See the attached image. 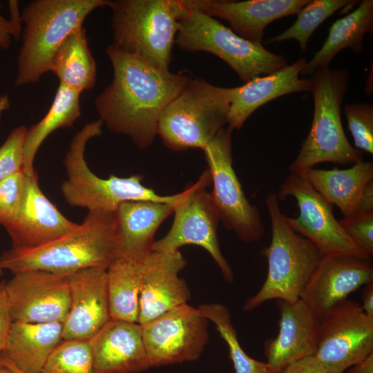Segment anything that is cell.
Masks as SVG:
<instances>
[{
	"label": "cell",
	"mask_w": 373,
	"mask_h": 373,
	"mask_svg": "<svg viewBox=\"0 0 373 373\" xmlns=\"http://www.w3.org/2000/svg\"><path fill=\"white\" fill-rule=\"evenodd\" d=\"M106 52L113 78L95 98L99 119L110 131L128 136L138 148H147L157 135L162 113L191 79L160 69L113 45Z\"/></svg>",
	"instance_id": "obj_1"
},
{
	"label": "cell",
	"mask_w": 373,
	"mask_h": 373,
	"mask_svg": "<svg viewBox=\"0 0 373 373\" xmlns=\"http://www.w3.org/2000/svg\"><path fill=\"white\" fill-rule=\"evenodd\" d=\"M117 257L115 211H94L71 231L49 243L5 251L0 267L12 274L43 270L68 274L92 267L107 269Z\"/></svg>",
	"instance_id": "obj_2"
},
{
	"label": "cell",
	"mask_w": 373,
	"mask_h": 373,
	"mask_svg": "<svg viewBox=\"0 0 373 373\" xmlns=\"http://www.w3.org/2000/svg\"><path fill=\"white\" fill-rule=\"evenodd\" d=\"M278 200L274 192L265 198L271 237L260 255L267 260V274L258 291L245 302L244 311H252L273 299L290 303L300 299L323 256L309 240L290 227Z\"/></svg>",
	"instance_id": "obj_3"
},
{
	"label": "cell",
	"mask_w": 373,
	"mask_h": 373,
	"mask_svg": "<svg viewBox=\"0 0 373 373\" xmlns=\"http://www.w3.org/2000/svg\"><path fill=\"white\" fill-rule=\"evenodd\" d=\"M107 0H35L23 8L22 43L17 59L15 85L33 84L50 71L52 59L63 41L82 27L96 8L111 6Z\"/></svg>",
	"instance_id": "obj_4"
},
{
	"label": "cell",
	"mask_w": 373,
	"mask_h": 373,
	"mask_svg": "<svg viewBox=\"0 0 373 373\" xmlns=\"http://www.w3.org/2000/svg\"><path fill=\"white\" fill-rule=\"evenodd\" d=\"M311 79L312 124L289 170L293 174L303 175L322 162L345 165L363 161L361 151L348 141L341 122V106L347 90L349 70L320 68Z\"/></svg>",
	"instance_id": "obj_5"
},
{
	"label": "cell",
	"mask_w": 373,
	"mask_h": 373,
	"mask_svg": "<svg viewBox=\"0 0 373 373\" xmlns=\"http://www.w3.org/2000/svg\"><path fill=\"white\" fill-rule=\"evenodd\" d=\"M113 45L169 70L180 21L189 0H117L111 2Z\"/></svg>",
	"instance_id": "obj_6"
},
{
	"label": "cell",
	"mask_w": 373,
	"mask_h": 373,
	"mask_svg": "<svg viewBox=\"0 0 373 373\" xmlns=\"http://www.w3.org/2000/svg\"><path fill=\"white\" fill-rule=\"evenodd\" d=\"M103 124L100 119L85 124L70 144L64 160L67 179L61 187L68 204L87 209L88 211L113 212L127 201L177 204L182 199L184 191L171 195H158L142 183V175L134 174L127 178L111 175L104 179L93 173L85 159L86 146L90 139L102 134Z\"/></svg>",
	"instance_id": "obj_7"
},
{
	"label": "cell",
	"mask_w": 373,
	"mask_h": 373,
	"mask_svg": "<svg viewBox=\"0 0 373 373\" xmlns=\"http://www.w3.org/2000/svg\"><path fill=\"white\" fill-rule=\"evenodd\" d=\"M229 111L224 88L190 79L162 113L157 135L171 150H202L227 124Z\"/></svg>",
	"instance_id": "obj_8"
},
{
	"label": "cell",
	"mask_w": 373,
	"mask_h": 373,
	"mask_svg": "<svg viewBox=\"0 0 373 373\" xmlns=\"http://www.w3.org/2000/svg\"><path fill=\"white\" fill-rule=\"evenodd\" d=\"M175 44L189 52L204 51L218 56L245 83L288 65L284 57L240 37L214 17L191 7L180 21Z\"/></svg>",
	"instance_id": "obj_9"
},
{
	"label": "cell",
	"mask_w": 373,
	"mask_h": 373,
	"mask_svg": "<svg viewBox=\"0 0 373 373\" xmlns=\"http://www.w3.org/2000/svg\"><path fill=\"white\" fill-rule=\"evenodd\" d=\"M233 130L222 128L202 149L208 165L213 191L211 193L224 227L243 242L261 239L265 228L260 213L250 204L233 167Z\"/></svg>",
	"instance_id": "obj_10"
},
{
	"label": "cell",
	"mask_w": 373,
	"mask_h": 373,
	"mask_svg": "<svg viewBox=\"0 0 373 373\" xmlns=\"http://www.w3.org/2000/svg\"><path fill=\"white\" fill-rule=\"evenodd\" d=\"M211 184L208 170L184 191L182 199L175 205L174 220L168 233L155 241L153 250L177 251L186 245L204 248L219 267L225 281H233V273L223 256L217 235L220 216L207 187Z\"/></svg>",
	"instance_id": "obj_11"
},
{
	"label": "cell",
	"mask_w": 373,
	"mask_h": 373,
	"mask_svg": "<svg viewBox=\"0 0 373 373\" xmlns=\"http://www.w3.org/2000/svg\"><path fill=\"white\" fill-rule=\"evenodd\" d=\"M278 200L294 197L299 213L286 216L290 227L309 240L322 256L347 255L370 259L349 238L333 213L332 205L303 175H288L279 186Z\"/></svg>",
	"instance_id": "obj_12"
},
{
	"label": "cell",
	"mask_w": 373,
	"mask_h": 373,
	"mask_svg": "<svg viewBox=\"0 0 373 373\" xmlns=\"http://www.w3.org/2000/svg\"><path fill=\"white\" fill-rule=\"evenodd\" d=\"M373 352V318L346 299L320 320L314 356L336 373H344Z\"/></svg>",
	"instance_id": "obj_13"
},
{
	"label": "cell",
	"mask_w": 373,
	"mask_h": 373,
	"mask_svg": "<svg viewBox=\"0 0 373 373\" xmlns=\"http://www.w3.org/2000/svg\"><path fill=\"white\" fill-rule=\"evenodd\" d=\"M208 321L186 303L140 325L151 366L198 359L209 341Z\"/></svg>",
	"instance_id": "obj_14"
},
{
	"label": "cell",
	"mask_w": 373,
	"mask_h": 373,
	"mask_svg": "<svg viewBox=\"0 0 373 373\" xmlns=\"http://www.w3.org/2000/svg\"><path fill=\"white\" fill-rule=\"evenodd\" d=\"M13 274L5 282L13 321L63 323L70 306L69 274L27 270Z\"/></svg>",
	"instance_id": "obj_15"
},
{
	"label": "cell",
	"mask_w": 373,
	"mask_h": 373,
	"mask_svg": "<svg viewBox=\"0 0 373 373\" xmlns=\"http://www.w3.org/2000/svg\"><path fill=\"white\" fill-rule=\"evenodd\" d=\"M373 282L370 259L347 255L323 256L300 299L320 320L361 287Z\"/></svg>",
	"instance_id": "obj_16"
},
{
	"label": "cell",
	"mask_w": 373,
	"mask_h": 373,
	"mask_svg": "<svg viewBox=\"0 0 373 373\" xmlns=\"http://www.w3.org/2000/svg\"><path fill=\"white\" fill-rule=\"evenodd\" d=\"M70 306L62 340L89 341L110 320L106 269L92 267L68 274Z\"/></svg>",
	"instance_id": "obj_17"
},
{
	"label": "cell",
	"mask_w": 373,
	"mask_h": 373,
	"mask_svg": "<svg viewBox=\"0 0 373 373\" xmlns=\"http://www.w3.org/2000/svg\"><path fill=\"white\" fill-rule=\"evenodd\" d=\"M186 265L179 250H153L146 257L140 294V325L190 300L189 289L178 276Z\"/></svg>",
	"instance_id": "obj_18"
},
{
	"label": "cell",
	"mask_w": 373,
	"mask_h": 373,
	"mask_svg": "<svg viewBox=\"0 0 373 373\" xmlns=\"http://www.w3.org/2000/svg\"><path fill=\"white\" fill-rule=\"evenodd\" d=\"M77 224L66 218L44 194L35 172L26 175L21 208L5 229L11 238L12 249H26L58 239Z\"/></svg>",
	"instance_id": "obj_19"
},
{
	"label": "cell",
	"mask_w": 373,
	"mask_h": 373,
	"mask_svg": "<svg viewBox=\"0 0 373 373\" xmlns=\"http://www.w3.org/2000/svg\"><path fill=\"white\" fill-rule=\"evenodd\" d=\"M278 334L264 343L266 363L277 373L289 364L314 356L319 319L301 299L278 300Z\"/></svg>",
	"instance_id": "obj_20"
},
{
	"label": "cell",
	"mask_w": 373,
	"mask_h": 373,
	"mask_svg": "<svg viewBox=\"0 0 373 373\" xmlns=\"http://www.w3.org/2000/svg\"><path fill=\"white\" fill-rule=\"evenodd\" d=\"M307 63L301 57L291 65L271 74L255 77L243 85L224 88L229 103L228 127L240 129L246 120L259 107L279 97L309 91L311 78H299Z\"/></svg>",
	"instance_id": "obj_21"
},
{
	"label": "cell",
	"mask_w": 373,
	"mask_h": 373,
	"mask_svg": "<svg viewBox=\"0 0 373 373\" xmlns=\"http://www.w3.org/2000/svg\"><path fill=\"white\" fill-rule=\"evenodd\" d=\"M88 341L95 373H137L151 367L137 323L111 319Z\"/></svg>",
	"instance_id": "obj_22"
},
{
	"label": "cell",
	"mask_w": 373,
	"mask_h": 373,
	"mask_svg": "<svg viewBox=\"0 0 373 373\" xmlns=\"http://www.w3.org/2000/svg\"><path fill=\"white\" fill-rule=\"evenodd\" d=\"M310 0H190L191 8L229 23L231 30L251 42L262 44L265 27L281 17L296 14Z\"/></svg>",
	"instance_id": "obj_23"
},
{
	"label": "cell",
	"mask_w": 373,
	"mask_h": 373,
	"mask_svg": "<svg viewBox=\"0 0 373 373\" xmlns=\"http://www.w3.org/2000/svg\"><path fill=\"white\" fill-rule=\"evenodd\" d=\"M177 204L127 201L119 204L115 211L117 257L144 262L153 251L157 228Z\"/></svg>",
	"instance_id": "obj_24"
},
{
	"label": "cell",
	"mask_w": 373,
	"mask_h": 373,
	"mask_svg": "<svg viewBox=\"0 0 373 373\" xmlns=\"http://www.w3.org/2000/svg\"><path fill=\"white\" fill-rule=\"evenodd\" d=\"M62 323L13 321L0 361L20 373H41L48 357L62 341Z\"/></svg>",
	"instance_id": "obj_25"
},
{
	"label": "cell",
	"mask_w": 373,
	"mask_h": 373,
	"mask_svg": "<svg viewBox=\"0 0 373 373\" xmlns=\"http://www.w3.org/2000/svg\"><path fill=\"white\" fill-rule=\"evenodd\" d=\"M303 175L346 218L354 214L365 186L373 180V163L363 160L346 169L312 168Z\"/></svg>",
	"instance_id": "obj_26"
},
{
	"label": "cell",
	"mask_w": 373,
	"mask_h": 373,
	"mask_svg": "<svg viewBox=\"0 0 373 373\" xmlns=\"http://www.w3.org/2000/svg\"><path fill=\"white\" fill-rule=\"evenodd\" d=\"M360 2L354 11L332 24L322 47L307 61L300 75H312L316 69L329 66L334 57L345 48L361 52L364 36L373 32V1Z\"/></svg>",
	"instance_id": "obj_27"
},
{
	"label": "cell",
	"mask_w": 373,
	"mask_h": 373,
	"mask_svg": "<svg viewBox=\"0 0 373 373\" xmlns=\"http://www.w3.org/2000/svg\"><path fill=\"white\" fill-rule=\"evenodd\" d=\"M144 262L117 257L106 269L111 319L137 323Z\"/></svg>",
	"instance_id": "obj_28"
},
{
	"label": "cell",
	"mask_w": 373,
	"mask_h": 373,
	"mask_svg": "<svg viewBox=\"0 0 373 373\" xmlns=\"http://www.w3.org/2000/svg\"><path fill=\"white\" fill-rule=\"evenodd\" d=\"M61 84L79 93L91 89L96 81V63L88 48L86 30L71 33L55 52L50 66Z\"/></svg>",
	"instance_id": "obj_29"
},
{
	"label": "cell",
	"mask_w": 373,
	"mask_h": 373,
	"mask_svg": "<svg viewBox=\"0 0 373 373\" xmlns=\"http://www.w3.org/2000/svg\"><path fill=\"white\" fill-rule=\"evenodd\" d=\"M81 93L59 84L46 115L28 129L23 149L22 170L26 175L36 171L34 160L41 144L55 130L71 126L81 116Z\"/></svg>",
	"instance_id": "obj_30"
},
{
	"label": "cell",
	"mask_w": 373,
	"mask_h": 373,
	"mask_svg": "<svg viewBox=\"0 0 373 373\" xmlns=\"http://www.w3.org/2000/svg\"><path fill=\"white\" fill-rule=\"evenodd\" d=\"M203 316L213 322L227 343L235 373H277L266 362L250 357L242 349L233 325L229 310L220 303L202 304L198 307Z\"/></svg>",
	"instance_id": "obj_31"
},
{
	"label": "cell",
	"mask_w": 373,
	"mask_h": 373,
	"mask_svg": "<svg viewBox=\"0 0 373 373\" xmlns=\"http://www.w3.org/2000/svg\"><path fill=\"white\" fill-rule=\"evenodd\" d=\"M358 1L353 0H310L297 13L296 21L282 33L267 40V44L296 39L302 51H305L308 41L315 30L337 10L347 6H354Z\"/></svg>",
	"instance_id": "obj_32"
},
{
	"label": "cell",
	"mask_w": 373,
	"mask_h": 373,
	"mask_svg": "<svg viewBox=\"0 0 373 373\" xmlns=\"http://www.w3.org/2000/svg\"><path fill=\"white\" fill-rule=\"evenodd\" d=\"M41 373H95L89 341L62 340L48 357Z\"/></svg>",
	"instance_id": "obj_33"
},
{
	"label": "cell",
	"mask_w": 373,
	"mask_h": 373,
	"mask_svg": "<svg viewBox=\"0 0 373 373\" xmlns=\"http://www.w3.org/2000/svg\"><path fill=\"white\" fill-rule=\"evenodd\" d=\"M347 127L356 149L373 154V106L351 103L344 106Z\"/></svg>",
	"instance_id": "obj_34"
},
{
	"label": "cell",
	"mask_w": 373,
	"mask_h": 373,
	"mask_svg": "<svg viewBox=\"0 0 373 373\" xmlns=\"http://www.w3.org/2000/svg\"><path fill=\"white\" fill-rule=\"evenodd\" d=\"M26 175L20 170L0 181V224L5 228L16 218L23 201Z\"/></svg>",
	"instance_id": "obj_35"
},
{
	"label": "cell",
	"mask_w": 373,
	"mask_h": 373,
	"mask_svg": "<svg viewBox=\"0 0 373 373\" xmlns=\"http://www.w3.org/2000/svg\"><path fill=\"white\" fill-rule=\"evenodd\" d=\"M27 131L24 125L15 128L0 146V181L22 169Z\"/></svg>",
	"instance_id": "obj_36"
},
{
	"label": "cell",
	"mask_w": 373,
	"mask_h": 373,
	"mask_svg": "<svg viewBox=\"0 0 373 373\" xmlns=\"http://www.w3.org/2000/svg\"><path fill=\"white\" fill-rule=\"evenodd\" d=\"M352 241L370 258L373 255V211L339 220Z\"/></svg>",
	"instance_id": "obj_37"
},
{
	"label": "cell",
	"mask_w": 373,
	"mask_h": 373,
	"mask_svg": "<svg viewBox=\"0 0 373 373\" xmlns=\"http://www.w3.org/2000/svg\"><path fill=\"white\" fill-rule=\"evenodd\" d=\"M280 373H336L323 365L314 356H309L287 365Z\"/></svg>",
	"instance_id": "obj_38"
},
{
	"label": "cell",
	"mask_w": 373,
	"mask_h": 373,
	"mask_svg": "<svg viewBox=\"0 0 373 373\" xmlns=\"http://www.w3.org/2000/svg\"><path fill=\"white\" fill-rule=\"evenodd\" d=\"M12 322L5 289V282H1L0 283V354L3 350Z\"/></svg>",
	"instance_id": "obj_39"
},
{
	"label": "cell",
	"mask_w": 373,
	"mask_h": 373,
	"mask_svg": "<svg viewBox=\"0 0 373 373\" xmlns=\"http://www.w3.org/2000/svg\"><path fill=\"white\" fill-rule=\"evenodd\" d=\"M373 211V180L365 188L354 215H362Z\"/></svg>",
	"instance_id": "obj_40"
},
{
	"label": "cell",
	"mask_w": 373,
	"mask_h": 373,
	"mask_svg": "<svg viewBox=\"0 0 373 373\" xmlns=\"http://www.w3.org/2000/svg\"><path fill=\"white\" fill-rule=\"evenodd\" d=\"M360 306L367 316L373 318V282L364 285Z\"/></svg>",
	"instance_id": "obj_41"
},
{
	"label": "cell",
	"mask_w": 373,
	"mask_h": 373,
	"mask_svg": "<svg viewBox=\"0 0 373 373\" xmlns=\"http://www.w3.org/2000/svg\"><path fill=\"white\" fill-rule=\"evenodd\" d=\"M9 9L10 13V19L9 22L13 31V37L17 39L21 31V17L18 9V3L17 1H9Z\"/></svg>",
	"instance_id": "obj_42"
},
{
	"label": "cell",
	"mask_w": 373,
	"mask_h": 373,
	"mask_svg": "<svg viewBox=\"0 0 373 373\" xmlns=\"http://www.w3.org/2000/svg\"><path fill=\"white\" fill-rule=\"evenodd\" d=\"M13 31L9 20L0 15V48L8 49L10 46Z\"/></svg>",
	"instance_id": "obj_43"
},
{
	"label": "cell",
	"mask_w": 373,
	"mask_h": 373,
	"mask_svg": "<svg viewBox=\"0 0 373 373\" xmlns=\"http://www.w3.org/2000/svg\"><path fill=\"white\" fill-rule=\"evenodd\" d=\"M346 373H373V352L354 363Z\"/></svg>",
	"instance_id": "obj_44"
},
{
	"label": "cell",
	"mask_w": 373,
	"mask_h": 373,
	"mask_svg": "<svg viewBox=\"0 0 373 373\" xmlns=\"http://www.w3.org/2000/svg\"><path fill=\"white\" fill-rule=\"evenodd\" d=\"M10 101L6 95H0V119L3 113L10 108Z\"/></svg>",
	"instance_id": "obj_45"
},
{
	"label": "cell",
	"mask_w": 373,
	"mask_h": 373,
	"mask_svg": "<svg viewBox=\"0 0 373 373\" xmlns=\"http://www.w3.org/2000/svg\"><path fill=\"white\" fill-rule=\"evenodd\" d=\"M0 373H14L12 370L6 366L0 364Z\"/></svg>",
	"instance_id": "obj_46"
},
{
	"label": "cell",
	"mask_w": 373,
	"mask_h": 373,
	"mask_svg": "<svg viewBox=\"0 0 373 373\" xmlns=\"http://www.w3.org/2000/svg\"><path fill=\"white\" fill-rule=\"evenodd\" d=\"M0 364L6 366V367H8V369H10V370H12L14 373H20L18 371H17L16 370H15L14 368H12V367L9 366L8 365L6 364V363H3L2 362L0 361Z\"/></svg>",
	"instance_id": "obj_47"
},
{
	"label": "cell",
	"mask_w": 373,
	"mask_h": 373,
	"mask_svg": "<svg viewBox=\"0 0 373 373\" xmlns=\"http://www.w3.org/2000/svg\"><path fill=\"white\" fill-rule=\"evenodd\" d=\"M3 274V269L0 267V276L2 275Z\"/></svg>",
	"instance_id": "obj_48"
}]
</instances>
